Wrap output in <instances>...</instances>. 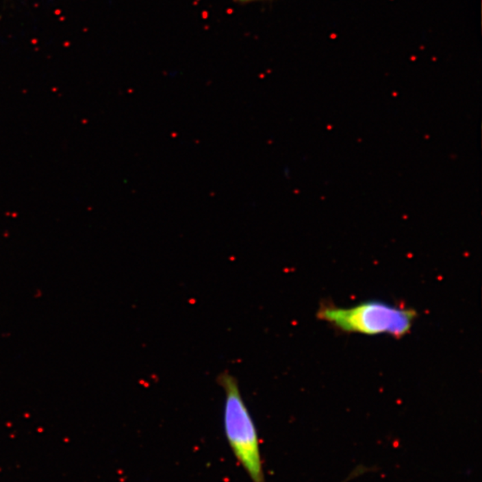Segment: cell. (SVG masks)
Returning a JSON list of instances; mask_svg holds the SVG:
<instances>
[{
    "mask_svg": "<svg viewBox=\"0 0 482 482\" xmlns=\"http://www.w3.org/2000/svg\"><path fill=\"white\" fill-rule=\"evenodd\" d=\"M218 382L225 392L223 426L229 446L252 482H264L259 437L239 383L228 372L219 375Z\"/></svg>",
    "mask_w": 482,
    "mask_h": 482,
    "instance_id": "cell-1",
    "label": "cell"
},
{
    "mask_svg": "<svg viewBox=\"0 0 482 482\" xmlns=\"http://www.w3.org/2000/svg\"><path fill=\"white\" fill-rule=\"evenodd\" d=\"M317 317L344 332L370 336L388 334L399 339L409 333L417 313L412 308L368 301L348 308L323 305Z\"/></svg>",
    "mask_w": 482,
    "mask_h": 482,
    "instance_id": "cell-2",
    "label": "cell"
},
{
    "mask_svg": "<svg viewBox=\"0 0 482 482\" xmlns=\"http://www.w3.org/2000/svg\"><path fill=\"white\" fill-rule=\"evenodd\" d=\"M238 4H251V3L267 1V0H233Z\"/></svg>",
    "mask_w": 482,
    "mask_h": 482,
    "instance_id": "cell-3",
    "label": "cell"
}]
</instances>
